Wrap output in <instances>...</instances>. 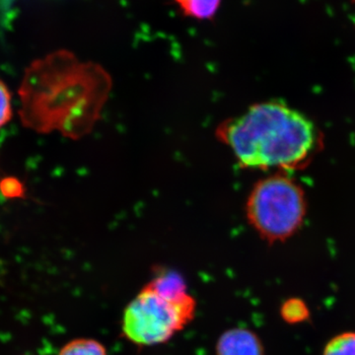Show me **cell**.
<instances>
[{"instance_id": "5b68a950", "label": "cell", "mask_w": 355, "mask_h": 355, "mask_svg": "<svg viewBox=\"0 0 355 355\" xmlns=\"http://www.w3.org/2000/svg\"><path fill=\"white\" fill-rule=\"evenodd\" d=\"M216 355H265L263 343L254 331L233 328L223 331L216 343Z\"/></svg>"}, {"instance_id": "7a4b0ae2", "label": "cell", "mask_w": 355, "mask_h": 355, "mask_svg": "<svg viewBox=\"0 0 355 355\" xmlns=\"http://www.w3.org/2000/svg\"><path fill=\"white\" fill-rule=\"evenodd\" d=\"M217 137L243 167H292L308 157L316 130L304 114L280 103H261L221 123Z\"/></svg>"}, {"instance_id": "9c48e42d", "label": "cell", "mask_w": 355, "mask_h": 355, "mask_svg": "<svg viewBox=\"0 0 355 355\" xmlns=\"http://www.w3.org/2000/svg\"><path fill=\"white\" fill-rule=\"evenodd\" d=\"M280 315L286 323H302L309 318V309L300 299H288L280 308Z\"/></svg>"}, {"instance_id": "8fae6325", "label": "cell", "mask_w": 355, "mask_h": 355, "mask_svg": "<svg viewBox=\"0 0 355 355\" xmlns=\"http://www.w3.org/2000/svg\"><path fill=\"white\" fill-rule=\"evenodd\" d=\"M174 1L176 2V3L179 4V6L181 7V9H183L184 7L189 3V1H190V0H174Z\"/></svg>"}, {"instance_id": "30bf717a", "label": "cell", "mask_w": 355, "mask_h": 355, "mask_svg": "<svg viewBox=\"0 0 355 355\" xmlns=\"http://www.w3.org/2000/svg\"><path fill=\"white\" fill-rule=\"evenodd\" d=\"M12 94L6 83L0 79V128L12 120Z\"/></svg>"}, {"instance_id": "ba28073f", "label": "cell", "mask_w": 355, "mask_h": 355, "mask_svg": "<svg viewBox=\"0 0 355 355\" xmlns=\"http://www.w3.org/2000/svg\"><path fill=\"white\" fill-rule=\"evenodd\" d=\"M323 355H355V331L334 336L324 347Z\"/></svg>"}, {"instance_id": "7c38bea8", "label": "cell", "mask_w": 355, "mask_h": 355, "mask_svg": "<svg viewBox=\"0 0 355 355\" xmlns=\"http://www.w3.org/2000/svg\"><path fill=\"white\" fill-rule=\"evenodd\" d=\"M354 1H355V0H354Z\"/></svg>"}, {"instance_id": "6da1fadb", "label": "cell", "mask_w": 355, "mask_h": 355, "mask_svg": "<svg viewBox=\"0 0 355 355\" xmlns=\"http://www.w3.org/2000/svg\"><path fill=\"white\" fill-rule=\"evenodd\" d=\"M110 89L111 79L100 65L55 51L25 70L18 90L21 123L41 135L81 139L99 120Z\"/></svg>"}, {"instance_id": "8992f818", "label": "cell", "mask_w": 355, "mask_h": 355, "mask_svg": "<svg viewBox=\"0 0 355 355\" xmlns=\"http://www.w3.org/2000/svg\"><path fill=\"white\" fill-rule=\"evenodd\" d=\"M58 355H109L106 347L94 338H76L70 340Z\"/></svg>"}, {"instance_id": "52a82bcc", "label": "cell", "mask_w": 355, "mask_h": 355, "mask_svg": "<svg viewBox=\"0 0 355 355\" xmlns=\"http://www.w3.org/2000/svg\"><path fill=\"white\" fill-rule=\"evenodd\" d=\"M220 4L221 0H190L182 10L189 17L209 20L214 17Z\"/></svg>"}, {"instance_id": "3957f363", "label": "cell", "mask_w": 355, "mask_h": 355, "mask_svg": "<svg viewBox=\"0 0 355 355\" xmlns=\"http://www.w3.org/2000/svg\"><path fill=\"white\" fill-rule=\"evenodd\" d=\"M197 309L179 273L158 272L123 310L121 331L137 347L163 345L193 321Z\"/></svg>"}, {"instance_id": "277c9868", "label": "cell", "mask_w": 355, "mask_h": 355, "mask_svg": "<svg viewBox=\"0 0 355 355\" xmlns=\"http://www.w3.org/2000/svg\"><path fill=\"white\" fill-rule=\"evenodd\" d=\"M305 214L302 191L291 180L275 176L254 186L247 202V216L268 242H282L297 231Z\"/></svg>"}]
</instances>
